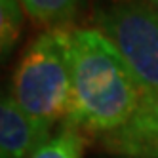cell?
<instances>
[{
    "label": "cell",
    "instance_id": "6da1fadb",
    "mask_svg": "<svg viewBox=\"0 0 158 158\" xmlns=\"http://www.w3.org/2000/svg\"><path fill=\"white\" fill-rule=\"evenodd\" d=\"M73 94L65 126L103 137L126 124L143 89L112 42L95 27L71 29Z\"/></svg>",
    "mask_w": 158,
    "mask_h": 158
},
{
    "label": "cell",
    "instance_id": "7a4b0ae2",
    "mask_svg": "<svg viewBox=\"0 0 158 158\" xmlns=\"http://www.w3.org/2000/svg\"><path fill=\"white\" fill-rule=\"evenodd\" d=\"M71 94V29H48L21 53L12 74L10 95L25 114L52 130L69 114Z\"/></svg>",
    "mask_w": 158,
    "mask_h": 158
},
{
    "label": "cell",
    "instance_id": "3957f363",
    "mask_svg": "<svg viewBox=\"0 0 158 158\" xmlns=\"http://www.w3.org/2000/svg\"><path fill=\"white\" fill-rule=\"evenodd\" d=\"M95 29L128 63L143 94L158 89V10L147 0H109L95 12Z\"/></svg>",
    "mask_w": 158,
    "mask_h": 158
},
{
    "label": "cell",
    "instance_id": "277c9868",
    "mask_svg": "<svg viewBox=\"0 0 158 158\" xmlns=\"http://www.w3.org/2000/svg\"><path fill=\"white\" fill-rule=\"evenodd\" d=\"M99 143L120 158L158 156V89L143 94L131 118L116 131L99 137Z\"/></svg>",
    "mask_w": 158,
    "mask_h": 158
},
{
    "label": "cell",
    "instance_id": "5b68a950",
    "mask_svg": "<svg viewBox=\"0 0 158 158\" xmlns=\"http://www.w3.org/2000/svg\"><path fill=\"white\" fill-rule=\"evenodd\" d=\"M50 135V128L19 109L10 92H0V158H31Z\"/></svg>",
    "mask_w": 158,
    "mask_h": 158
},
{
    "label": "cell",
    "instance_id": "8992f818",
    "mask_svg": "<svg viewBox=\"0 0 158 158\" xmlns=\"http://www.w3.org/2000/svg\"><path fill=\"white\" fill-rule=\"evenodd\" d=\"M25 15L38 27L59 29L76 15L82 0H19Z\"/></svg>",
    "mask_w": 158,
    "mask_h": 158
},
{
    "label": "cell",
    "instance_id": "52a82bcc",
    "mask_svg": "<svg viewBox=\"0 0 158 158\" xmlns=\"http://www.w3.org/2000/svg\"><path fill=\"white\" fill-rule=\"evenodd\" d=\"M23 15L19 0H0V65L12 55L21 36Z\"/></svg>",
    "mask_w": 158,
    "mask_h": 158
},
{
    "label": "cell",
    "instance_id": "ba28073f",
    "mask_svg": "<svg viewBox=\"0 0 158 158\" xmlns=\"http://www.w3.org/2000/svg\"><path fill=\"white\" fill-rule=\"evenodd\" d=\"M31 158H84L82 135L69 126H63L44 145H40Z\"/></svg>",
    "mask_w": 158,
    "mask_h": 158
},
{
    "label": "cell",
    "instance_id": "9c48e42d",
    "mask_svg": "<svg viewBox=\"0 0 158 158\" xmlns=\"http://www.w3.org/2000/svg\"><path fill=\"white\" fill-rule=\"evenodd\" d=\"M147 2H151L154 6V10H158V0H147Z\"/></svg>",
    "mask_w": 158,
    "mask_h": 158
},
{
    "label": "cell",
    "instance_id": "30bf717a",
    "mask_svg": "<svg viewBox=\"0 0 158 158\" xmlns=\"http://www.w3.org/2000/svg\"><path fill=\"white\" fill-rule=\"evenodd\" d=\"M152 158H158V156H152Z\"/></svg>",
    "mask_w": 158,
    "mask_h": 158
}]
</instances>
